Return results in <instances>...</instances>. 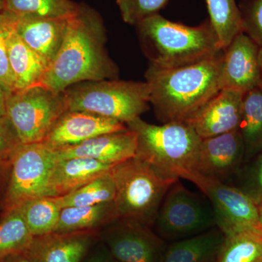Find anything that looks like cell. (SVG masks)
<instances>
[{"instance_id": "cell-1", "label": "cell", "mask_w": 262, "mask_h": 262, "mask_svg": "<svg viewBox=\"0 0 262 262\" xmlns=\"http://www.w3.org/2000/svg\"><path fill=\"white\" fill-rule=\"evenodd\" d=\"M106 40L102 17L89 5L80 3L68 19L61 47L40 84L61 93L80 82L116 80L119 70L108 56Z\"/></svg>"}, {"instance_id": "cell-2", "label": "cell", "mask_w": 262, "mask_h": 262, "mask_svg": "<svg viewBox=\"0 0 262 262\" xmlns=\"http://www.w3.org/2000/svg\"><path fill=\"white\" fill-rule=\"evenodd\" d=\"M224 50L195 63L173 69L149 65V102L160 122H188L222 90Z\"/></svg>"}, {"instance_id": "cell-3", "label": "cell", "mask_w": 262, "mask_h": 262, "mask_svg": "<svg viewBox=\"0 0 262 262\" xmlns=\"http://www.w3.org/2000/svg\"><path fill=\"white\" fill-rule=\"evenodd\" d=\"M135 27L149 65L157 68L192 64L223 50L209 18L196 27H189L158 13Z\"/></svg>"}, {"instance_id": "cell-4", "label": "cell", "mask_w": 262, "mask_h": 262, "mask_svg": "<svg viewBox=\"0 0 262 262\" xmlns=\"http://www.w3.org/2000/svg\"><path fill=\"white\" fill-rule=\"evenodd\" d=\"M137 135L136 156L164 177L190 182L196 172L202 139L188 122L148 123L138 117L126 124Z\"/></svg>"}, {"instance_id": "cell-5", "label": "cell", "mask_w": 262, "mask_h": 262, "mask_svg": "<svg viewBox=\"0 0 262 262\" xmlns=\"http://www.w3.org/2000/svg\"><path fill=\"white\" fill-rule=\"evenodd\" d=\"M110 173L116 189L114 203L118 219L153 227L165 194L178 180L164 177L136 156L114 165Z\"/></svg>"}, {"instance_id": "cell-6", "label": "cell", "mask_w": 262, "mask_h": 262, "mask_svg": "<svg viewBox=\"0 0 262 262\" xmlns=\"http://www.w3.org/2000/svg\"><path fill=\"white\" fill-rule=\"evenodd\" d=\"M68 110L97 114L126 125L149 108L146 82L103 80L87 81L63 91Z\"/></svg>"}, {"instance_id": "cell-7", "label": "cell", "mask_w": 262, "mask_h": 262, "mask_svg": "<svg viewBox=\"0 0 262 262\" xmlns=\"http://www.w3.org/2000/svg\"><path fill=\"white\" fill-rule=\"evenodd\" d=\"M68 110L63 92L37 84L8 95L6 115L24 144L40 143Z\"/></svg>"}, {"instance_id": "cell-8", "label": "cell", "mask_w": 262, "mask_h": 262, "mask_svg": "<svg viewBox=\"0 0 262 262\" xmlns=\"http://www.w3.org/2000/svg\"><path fill=\"white\" fill-rule=\"evenodd\" d=\"M153 227L162 239L177 241L215 228L216 222L208 198L178 180L169 188Z\"/></svg>"}, {"instance_id": "cell-9", "label": "cell", "mask_w": 262, "mask_h": 262, "mask_svg": "<svg viewBox=\"0 0 262 262\" xmlns=\"http://www.w3.org/2000/svg\"><path fill=\"white\" fill-rule=\"evenodd\" d=\"M56 150L43 142L22 144L11 160L0 199L3 211L40 196H50L49 181L56 164Z\"/></svg>"}, {"instance_id": "cell-10", "label": "cell", "mask_w": 262, "mask_h": 262, "mask_svg": "<svg viewBox=\"0 0 262 262\" xmlns=\"http://www.w3.org/2000/svg\"><path fill=\"white\" fill-rule=\"evenodd\" d=\"M190 182L211 203L216 227L225 235L262 227L258 206L239 188L198 173Z\"/></svg>"}, {"instance_id": "cell-11", "label": "cell", "mask_w": 262, "mask_h": 262, "mask_svg": "<svg viewBox=\"0 0 262 262\" xmlns=\"http://www.w3.org/2000/svg\"><path fill=\"white\" fill-rule=\"evenodd\" d=\"M138 221L117 219L99 232L113 258L120 262H160L166 246L163 239Z\"/></svg>"}, {"instance_id": "cell-12", "label": "cell", "mask_w": 262, "mask_h": 262, "mask_svg": "<svg viewBox=\"0 0 262 262\" xmlns=\"http://www.w3.org/2000/svg\"><path fill=\"white\" fill-rule=\"evenodd\" d=\"M245 162L244 141L238 130L202 139L196 172L230 184Z\"/></svg>"}, {"instance_id": "cell-13", "label": "cell", "mask_w": 262, "mask_h": 262, "mask_svg": "<svg viewBox=\"0 0 262 262\" xmlns=\"http://www.w3.org/2000/svg\"><path fill=\"white\" fill-rule=\"evenodd\" d=\"M259 48L243 32L232 39L224 50L221 71L222 90L232 89L246 94L259 87Z\"/></svg>"}, {"instance_id": "cell-14", "label": "cell", "mask_w": 262, "mask_h": 262, "mask_svg": "<svg viewBox=\"0 0 262 262\" xmlns=\"http://www.w3.org/2000/svg\"><path fill=\"white\" fill-rule=\"evenodd\" d=\"M122 122L97 114L79 110H67L57 120L42 141L56 150L80 144L96 136L127 130Z\"/></svg>"}, {"instance_id": "cell-15", "label": "cell", "mask_w": 262, "mask_h": 262, "mask_svg": "<svg viewBox=\"0 0 262 262\" xmlns=\"http://www.w3.org/2000/svg\"><path fill=\"white\" fill-rule=\"evenodd\" d=\"M99 232H53L34 237L25 253L32 262H82L99 241Z\"/></svg>"}, {"instance_id": "cell-16", "label": "cell", "mask_w": 262, "mask_h": 262, "mask_svg": "<svg viewBox=\"0 0 262 262\" xmlns=\"http://www.w3.org/2000/svg\"><path fill=\"white\" fill-rule=\"evenodd\" d=\"M244 94L222 89L188 123L201 139L238 130Z\"/></svg>"}, {"instance_id": "cell-17", "label": "cell", "mask_w": 262, "mask_h": 262, "mask_svg": "<svg viewBox=\"0 0 262 262\" xmlns=\"http://www.w3.org/2000/svg\"><path fill=\"white\" fill-rule=\"evenodd\" d=\"M136 149L137 135L127 128L96 136L80 144L56 149V151L58 160L89 158L115 165L135 157Z\"/></svg>"}, {"instance_id": "cell-18", "label": "cell", "mask_w": 262, "mask_h": 262, "mask_svg": "<svg viewBox=\"0 0 262 262\" xmlns=\"http://www.w3.org/2000/svg\"><path fill=\"white\" fill-rule=\"evenodd\" d=\"M68 19L16 16L15 29L20 39L49 66L61 47Z\"/></svg>"}, {"instance_id": "cell-19", "label": "cell", "mask_w": 262, "mask_h": 262, "mask_svg": "<svg viewBox=\"0 0 262 262\" xmlns=\"http://www.w3.org/2000/svg\"><path fill=\"white\" fill-rule=\"evenodd\" d=\"M113 166L89 158L58 160L50 178V196L70 194L108 171Z\"/></svg>"}, {"instance_id": "cell-20", "label": "cell", "mask_w": 262, "mask_h": 262, "mask_svg": "<svg viewBox=\"0 0 262 262\" xmlns=\"http://www.w3.org/2000/svg\"><path fill=\"white\" fill-rule=\"evenodd\" d=\"M15 20L6 38L8 59L15 81V92L40 84L48 67L47 63L19 37L15 29Z\"/></svg>"}, {"instance_id": "cell-21", "label": "cell", "mask_w": 262, "mask_h": 262, "mask_svg": "<svg viewBox=\"0 0 262 262\" xmlns=\"http://www.w3.org/2000/svg\"><path fill=\"white\" fill-rule=\"evenodd\" d=\"M224 239L225 234L215 227L174 241L166 246L160 262H215Z\"/></svg>"}, {"instance_id": "cell-22", "label": "cell", "mask_w": 262, "mask_h": 262, "mask_svg": "<svg viewBox=\"0 0 262 262\" xmlns=\"http://www.w3.org/2000/svg\"><path fill=\"white\" fill-rule=\"evenodd\" d=\"M118 219L114 201L94 206L62 208L55 232L101 231Z\"/></svg>"}, {"instance_id": "cell-23", "label": "cell", "mask_w": 262, "mask_h": 262, "mask_svg": "<svg viewBox=\"0 0 262 262\" xmlns=\"http://www.w3.org/2000/svg\"><path fill=\"white\" fill-rule=\"evenodd\" d=\"M238 130L244 141L245 162L249 161L262 152V90L259 87L244 94Z\"/></svg>"}, {"instance_id": "cell-24", "label": "cell", "mask_w": 262, "mask_h": 262, "mask_svg": "<svg viewBox=\"0 0 262 262\" xmlns=\"http://www.w3.org/2000/svg\"><path fill=\"white\" fill-rule=\"evenodd\" d=\"M215 262H262V227L225 235Z\"/></svg>"}, {"instance_id": "cell-25", "label": "cell", "mask_w": 262, "mask_h": 262, "mask_svg": "<svg viewBox=\"0 0 262 262\" xmlns=\"http://www.w3.org/2000/svg\"><path fill=\"white\" fill-rule=\"evenodd\" d=\"M33 237L55 232L62 207L58 196H40L18 206Z\"/></svg>"}, {"instance_id": "cell-26", "label": "cell", "mask_w": 262, "mask_h": 262, "mask_svg": "<svg viewBox=\"0 0 262 262\" xmlns=\"http://www.w3.org/2000/svg\"><path fill=\"white\" fill-rule=\"evenodd\" d=\"M33 237L18 207L3 211L0 219V261L10 255L25 252Z\"/></svg>"}, {"instance_id": "cell-27", "label": "cell", "mask_w": 262, "mask_h": 262, "mask_svg": "<svg viewBox=\"0 0 262 262\" xmlns=\"http://www.w3.org/2000/svg\"><path fill=\"white\" fill-rule=\"evenodd\" d=\"M79 8L72 0H4L3 10L16 16L70 18Z\"/></svg>"}, {"instance_id": "cell-28", "label": "cell", "mask_w": 262, "mask_h": 262, "mask_svg": "<svg viewBox=\"0 0 262 262\" xmlns=\"http://www.w3.org/2000/svg\"><path fill=\"white\" fill-rule=\"evenodd\" d=\"M209 19L225 50L237 34L242 32V23L235 0H206Z\"/></svg>"}, {"instance_id": "cell-29", "label": "cell", "mask_w": 262, "mask_h": 262, "mask_svg": "<svg viewBox=\"0 0 262 262\" xmlns=\"http://www.w3.org/2000/svg\"><path fill=\"white\" fill-rule=\"evenodd\" d=\"M115 192V182L110 170L77 190L58 198L62 208L94 206L114 201Z\"/></svg>"}, {"instance_id": "cell-30", "label": "cell", "mask_w": 262, "mask_h": 262, "mask_svg": "<svg viewBox=\"0 0 262 262\" xmlns=\"http://www.w3.org/2000/svg\"><path fill=\"white\" fill-rule=\"evenodd\" d=\"M235 177L237 184L233 186L247 194L258 206H262V152L243 165Z\"/></svg>"}, {"instance_id": "cell-31", "label": "cell", "mask_w": 262, "mask_h": 262, "mask_svg": "<svg viewBox=\"0 0 262 262\" xmlns=\"http://www.w3.org/2000/svg\"><path fill=\"white\" fill-rule=\"evenodd\" d=\"M169 0H117L123 21L136 26L148 17L158 14Z\"/></svg>"}, {"instance_id": "cell-32", "label": "cell", "mask_w": 262, "mask_h": 262, "mask_svg": "<svg viewBox=\"0 0 262 262\" xmlns=\"http://www.w3.org/2000/svg\"><path fill=\"white\" fill-rule=\"evenodd\" d=\"M15 20L13 13L5 10L0 13V88L8 96L15 92V81L8 59L6 38Z\"/></svg>"}, {"instance_id": "cell-33", "label": "cell", "mask_w": 262, "mask_h": 262, "mask_svg": "<svg viewBox=\"0 0 262 262\" xmlns=\"http://www.w3.org/2000/svg\"><path fill=\"white\" fill-rule=\"evenodd\" d=\"M238 8L243 32L262 48V0H243Z\"/></svg>"}, {"instance_id": "cell-34", "label": "cell", "mask_w": 262, "mask_h": 262, "mask_svg": "<svg viewBox=\"0 0 262 262\" xmlns=\"http://www.w3.org/2000/svg\"><path fill=\"white\" fill-rule=\"evenodd\" d=\"M22 144L10 119L7 115L0 116V164L10 168L12 159Z\"/></svg>"}, {"instance_id": "cell-35", "label": "cell", "mask_w": 262, "mask_h": 262, "mask_svg": "<svg viewBox=\"0 0 262 262\" xmlns=\"http://www.w3.org/2000/svg\"><path fill=\"white\" fill-rule=\"evenodd\" d=\"M113 259L107 246L99 239L82 262H112Z\"/></svg>"}, {"instance_id": "cell-36", "label": "cell", "mask_w": 262, "mask_h": 262, "mask_svg": "<svg viewBox=\"0 0 262 262\" xmlns=\"http://www.w3.org/2000/svg\"><path fill=\"white\" fill-rule=\"evenodd\" d=\"M8 173H9V167L0 164V199L4 192L7 181H8Z\"/></svg>"}, {"instance_id": "cell-37", "label": "cell", "mask_w": 262, "mask_h": 262, "mask_svg": "<svg viewBox=\"0 0 262 262\" xmlns=\"http://www.w3.org/2000/svg\"><path fill=\"white\" fill-rule=\"evenodd\" d=\"M1 262H32L25 252L14 253L1 260Z\"/></svg>"}, {"instance_id": "cell-38", "label": "cell", "mask_w": 262, "mask_h": 262, "mask_svg": "<svg viewBox=\"0 0 262 262\" xmlns=\"http://www.w3.org/2000/svg\"><path fill=\"white\" fill-rule=\"evenodd\" d=\"M8 95L0 88V116L6 115V100Z\"/></svg>"}, {"instance_id": "cell-39", "label": "cell", "mask_w": 262, "mask_h": 262, "mask_svg": "<svg viewBox=\"0 0 262 262\" xmlns=\"http://www.w3.org/2000/svg\"><path fill=\"white\" fill-rule=\"evenodd\" d=\"M258 62H259L260 72H261V82L259 88L262 90V48H259L258 51Z\"/></svg>"}, {"instance_id": "cell-40", "label": "cell", "mask_w": 262, "mask_h": 262, "mask_svg": "<svg viewBox=\"0 0 262 262\" xmlns=\"http://www.w3.org/2000/svg\"><path fill=\"white\" fill-rule=\"evenodd\" d=\"M258 208H259V221L260 224L262 226V206H258Z\"/></svg>"}, {"instance_id": "cell-41", "label": "cell", "mask_w": 262, "mask_h": 262, "mask_svg": "<svg viewBox=\"0 0 262 262\" xmlns=\"http://www.w3.org/2000/svg\"><path fill=\"white\" fill-rule=\"evenodd\" d=\"M3 4H4V0H0V13L3 10Z\"/></svg>"}, {"instance_id": "cell-42", "label": "cell", "mask_w": 262, "mask_h": 262, "mask_svg": "<svg viewBox=\"0 0 262 262\" xmlns=\"http://www.w3.org/2000/svg\"><path fill=\"white\" fill-rule=\"evenodd\" d=\"M112 262H120V261H117L116 259H115V258H113V261H112Z\"/></svg>"}, {"instance_id": "cell-43", "label": "cell", "mask_w": 262, "mask_h": 262, "mask_svg": "<svg viewBox=\"0 0 262 262\" xmlns=\"http://www.w3.org/2000/svg\"><path fill=\"white\" fill-rule=\"evenodd\" d=\"M0 262H1V261H0Z\"/></svg>"}]
</instances>
